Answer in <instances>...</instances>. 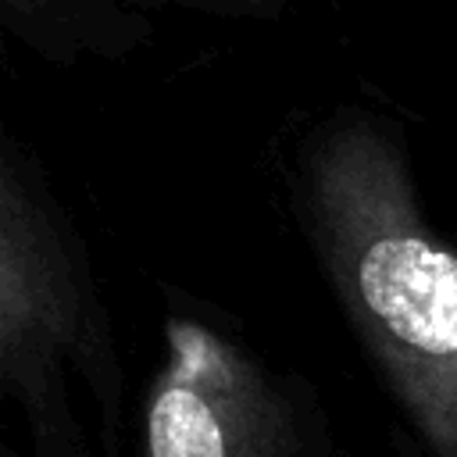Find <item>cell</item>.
<instances>
[{"instance_id":"obj_4","label":"cell","mask_w":457,"mask_h":457,"mask_svg":"<svg viewBox=\"0 0 457 457\" xmlns=\"http://www.w3.org/2000/svg\"><path fill=\"white\" fill-rule=\"evenodd\" d=\"M293 0H0L11 36L50 61L79 54L121 57L150 39L146 18L157 11H193L218 18H282Z\"/></svg>"},{"instance_id":"obj_1","label":"cell","mask_w":457,"mask_h":457,"mask_svg":"<svg viewBox=\"0 0 457 457\" xmlns=\"http://www.w3.org/2000/svg\"><path fill=\"white\" fill-rule=\"evenodd\" d=\"M286 200L418 453L457 457V246L421 200L403 129L357 104L314 118Z\"/></svg>"},{"instance_id":"obj_5","label":"cell","mask_w":457,"mask_h":457,"mask_svg":"<svg viewBox=\"0 0 457 457\" xmlns=\"http://www.w3.org/2000/svg\"><path fill=\"white\" fill-rule=\"evenodd\" d=\"M0 457H36V453H21L18 446H11V443H0Z\"/></svg>"},{"instance_id":"obj_2","label":"cell","mask_w":457,"mask_h":457,"mask_svg":"<svg viewBox=\"0 0 457 457\" xmlns=\"http://www.w3.org/2000/svg\"><path fill=\"white\" fill-rule=\"evenodd\" d=\"M0 393L36 457H89L79 393L104 443H118L125 364L111 311L82 232L11 129L0 143Z\"/></svg>"},{"instance_id":"obj_3","label":"cell","mask_w":457,"mask_h":457,"mask_svg":"<svg viewBox=\"0 0 457 457\" xmlns=\"http://www.w3.org/2000/svg\"><path fill=\"white\" fill-rule=\"evenodd\" d=\"M136 457H336L311 382L271 364L204 307L161 321Z\"/></svg>"}]
</instances>
